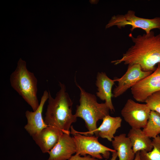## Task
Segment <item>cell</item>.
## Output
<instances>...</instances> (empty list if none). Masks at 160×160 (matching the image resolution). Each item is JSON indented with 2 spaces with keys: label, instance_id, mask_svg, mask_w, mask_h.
I'll return each mask as SVG.
<instances>
[{
  "label": "cell",
  "instance_id": "1",
  "mask_svg": "<svg viewBox=\"0 0 160 160\" xmlns=\"http://www.w3.org/2000/svg\"><path fill=\"white\" fill-rule=\"evenodd\" d=\"M129 36L134 44L120 59L111 63L115 65L122 63L128 65L138 64L144 71H154L156 65L160 63V33L156 35L151 31L136 37L130 33Z\"/></svg>",
  "mask_w": 160,
  "mask_h": 160
},
{
  "label": "cell",
  "instance_id": "2",
  "mask_svg": "<svg viewBox=\"0 0 160 160\" xmlns=\"http://www.w3.org/2000/svg\"><path fill=\"white\" fill-rule=\"evenodd\" d=\"M60 89L53 98L49 91L48 105L44 121L47 126L57 128L63 133L70 134L71 124L77 121V117L72 114L73 104L65 85L59 82Z\"/></svg>",
  "mask_w": 160,
  "mask_h": 160
},
{
  "label": "cell",
  "instance_id": "3",
  "mask_svg": "<svg viewBox=\"0 0 160 160\" xmlns=\"http://www.w3.org/2000/svg\"><path fill=\"white\" fill-rule=\"evenodd\" d=\"M75 83L80 92V104L76 105L74 115L77 118L80 117L84 121L88 131L79 132L72 127L71 129V133L72 134L78 133L85 135H94V131L97 128V121L109 115V109L105 103H98L95 95L86 92L76 81Z\"/></svg>",
  "mask_w": 160,
  "mask_h": 160
},
{
  "label": "cell",
  "instance_id": "4",
  "mask_svg": "<svg viewBox=\"0 0 160 160\" xmlns=\"http://www.w3.org/2000/svg\"><path fill=\"white\" fill-rule=\"evenodd\" d=\"M12 87L29 105L33 111L39 104L37 97V80L34 73L27 68L26 62L20 58L15 70L10 75Z\"/></svg>",
  "mask_w": 160,
  "mask_h": 160
},
{
  "label": "cell",
  "instance_id": "5",
  "mask_svg": "<svg viewBox=\"0 0 160 160\" xmlns=\"http://www.w3.org/2000/svg\"><path fill=\"white\" fill-rule=\"evenodd\" d=\"M114 25L121 29L127 25H130L131 32L136 28H140L146 33H150L154 29L160 31V17H156L152 19L145 18L137 16L135 12L128 10L124 15H118L112 16L105 26L106 29Z\"/></svg>",
  "mask_w": 160,
  "mask_h": 160
},
{
  "label": "cell",
  "instance_id": "6",
  "mask_svg": "<svg viewBox=\"0 0 160 160\" xmlns=\"http://www.w3.org/2000/svg\"><path fill=\"white\" fill-rule=\"evenodd\" d=\"M72 138L76 147V154L85 156L87 154L92 157L101 159L103 157L108 159L110 152L116 151L100 143L98 141V137L92 135H82L78 133L73 134Z\"/></svg>",
  "mask_w": 160,
  "mask_h": 160
},
{
  "label": "cell",
  "instance_id": "7",
  "mask_svg": "<svg viewBox=\"0 0 160 160\" xmlns=\"http://www.w3.org/2000/svg\"><path fill=\"white\" fill-rule=\"evenodd\" d=\"M151 111L146 103H139L130 99L127 101L121 113L132 128L141 129L145 127Z\"/></svg>",
  "mask_w": 160,
  "mask_h": 160
},
{
  "label": "cell",
  "instance_id": "8",
  "mask_svg": "<svg viewBox=\"0 0 160 160\" xmlns=\"http://www.w3.org/2000/svg\"><path fill=\"white\" fill-rule=\"evenodd\" d=\"M160 91V63L150 75L131 88L133 97L137 101L145 102L153 93Z\"/></svg>",
  "mask_w": 160,
  "mask_h": 160
},
{
  "label": "cell",
  "instance_id": "9",
  "mask_svg": "<svg viewBox=\"0 0 160 160\" xmlns=\"http://www.w3.org/2000/svg\"><path fill=\"white\" fill-rule=\"evenodd\" d=\"M153 72L143 71L138 64L128 65L126 72L121 77L115 78L114 79L118 83V85L113 89V97H117L121 95L128 89Z\"/></svg>",
  "mask_w": 160,
  "mask_h": 160
},
{
  "label": "cell",
  "instance_id": "10",
  "mask_svg": "<svg viewBox=\"0 0 160 160\" xmlns=\"http://www.w3.org/2000/svg\"><path fill=\"white\" fill-rule=\"evenodd\" d=\"M49 95V92L45 90L37 109L33 111L27 110L25 112L27 123L24 128L31 137L37 134L47 127L43 119L42 113L44 105L48 99Z\"/></svg>",
  "mask_w": 160,
  "mask_h": 160
},
{
  "label": "cell",
  "instance_id": "11",
  "mask_svg": "<svg viewBox=\"0 0 160 160\" xmlns=\"http://www.w3.org/2000/svg\"><path fill=\"white\" fill-rule=\"evenodd\" d=\"M70 134L63 133L55 146L48 153V160H68L76 152L74 141Z\"/></svg>",
  "mask_w": 160,
  "mask_h": 160
},
{
  "label": "cell",
  "instance_id": "12",
  "mask_svg": "<svg viewBox=\"0 0 160 160\" xmlns=\"http://www.w3.org/2000/svg\"><path fill=\"white\" fill-rule=\"evenodd\" d=\"M63 133L57 128L47 126L32 137L42 152L46 153L55 146Z\"/></svg>",
  "mask_w": 160,
  "mask_h": 160
},
{
  "label": "cell",
  "instance_id": "13",
  "mask_svg": "<svg viewBox=\"0 0 160 160\" xmlns=\"http://www.w3.org/2000/svg\"><path fill=\"white\" fill-rule=\"evenodd\" d=\"M115 81L109 78L105 73L98 72L96 77V85L97 87V96L101 100H105V103L111 111H115V109L112 102L113 97L112 89L115 84Z\"/></svg>",
  "mask_w": 160,
  "mask_h": 160
},
{
  "label": "cell",
  "instance_id": "14",
  "mask_svg": "<svg viewBox=\"0 0 160 160\" xmlns=\"http://www.w3.org/2000/svg\"><path fill=\"white\" fill-rule=\"evenodd\" d=\"M103 120L102 124L94 131V134L96 136L106 138L112 142L117 130L121 127L122 119L119 116L113 117L109 114Z\"/></svg>",
  "mask_w": 160,
  "mask_h": 160
},
{
  "label": "cell",
  "instance_id": "15",
  "mask_svg": "<svg viewBox=\"0 0 160 160\" xmlns=\"http://www.w3.org/2000/svg\"><path fill=\"white\" fill-rule=\"evenodd\" d=\"M111 142L119 160H134L135 154L133 152L130 140L126 134H121L114 137Z\"/></svg>",
  "mask_w": 160,
  "mask_h": 160
},
{
  "label": "cell",
  "instance_id": "16",
  "mask_svg": "<svg viewBox=\"0 0 160 160\" xmlns=\"http://www.w3.org/2000/svg\"><path fill=\"white\" fill-rule=\"evenodd\" d=\"M127 137L130 140L135 154L139 151H151L153 148L152 140L144 134L141 129L132 128L128 133Z\"/></svg>",
  "mask_w": 160,
  "mask_h": 160
},
{
  "label": "cell",
  "instance_id": "17",
  "mask_svg": "<svg viewBox=\"0 0 160 160\" xmlns=\"http://www.w3.org/2000/svg\"><path fill=\"white\" fill-rule=\"evenodd\" d=\"M142 131L150 138H154L158 135L160 134V114L151 111L147 122Z\"/></svg>",
  "mask_w": 160,
  "mask_h": 160
},
{
  "label": "cell",
  "instance_id": "18",
  "mask_svg": "<svg viewBox=\"0 0 160 160\" xmlns=\"http://www.w3.org/2000/svg\"><path fill=\"white\" fill-rule=\"evenodd\" d=\"M152 144L153 148L151 151H140V160H160V136L153 138Z\"/></svg>",
  "mask_w": 160,
  "mask_h": 160
},
{
  "label": "cell",
  "instance_id": "19",
  "mask_svg": "<svg viewBox=\"0 0 160 160\" xmlns=\"http://www.w3.org/2000/svg\"><path fill=\"white\" fill-rule=\"evenodd\" d=\"M145 103L151 111H156L160 114V91L149 96Z\"/></svg>",
  "mask_w": 160,
  "mask_h": 160
},
{
  "label": "cell",
  "instance_id": "20",
  "mask_svg": "<svg viewBox=\"0 0 160 160\" xmlns=\"http://www.w3.org/2000/svg\"><path fill=\"white\" fill-rule=\"evenodd\" d=\"M68 160H99L92 157L90 155H88L85 156L81 157L79 154H76L72 156Z\"/></svg>",
  "mask_w": 160,
  "mask_h": 160
},
{
  "label": "cell",
  "instance_id": "21",
  "mask_svg": "<svg viewBox=\"0 0 160 160\" xmlns=\"http://www.w3.org/2000/svg\"><path fill=\"white\" fill-rule=\"evenodd\" d=\"M112 158L110 160H116L117 157V154L116 151L112 152ZM105 160H107L105 159Z\"/></svg>",
  "mask_w": 160,
  "mask_h": 160
},
{
  "label": "cell",
  "instance_id": "22",
  "mask_svg": "<svg viewBox=\"0 0 160 160\" xmlns=\"http://www.w3.org/2000/svg\"><path fill=\"white\" fill-rule=\"evenodd\" d=\"M140 151H139L136 153L135 155V157L134 160H140Z\"/></svg>",
  "mask_w": 160,
  "mask_h": 160
}]
</instances>
